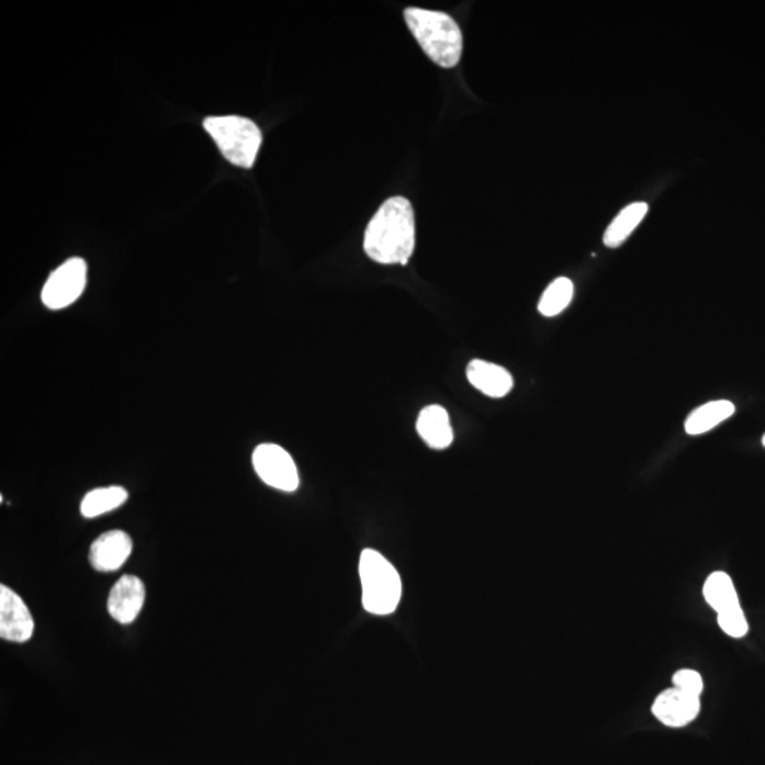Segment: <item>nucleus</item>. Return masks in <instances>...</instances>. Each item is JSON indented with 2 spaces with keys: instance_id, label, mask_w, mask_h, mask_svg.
I'll return each mask as SVG.
<instances>
[{
  "instance_id": "nucleus-1",
  "label": "nucleus",
  "mask_w": 765,
  "mask_h": 765,
  "mask_svg": "<svg viewBox=\"0 0 765 765\" xmlns=\"http://www.w3.org/2000/svg\"><path fill=\"white\" fill-rule=\"evenodd\" d=\"M364 252L379 265L407 266L416 248V217L410 200L390 198L364 233Z\"/></svg>"
},
{
  "instance_id": "nucleus-2",
  "label": "nucleus",
  "mask_w": 765,
  "mask_h": 765,
  "mask_svg": "<svg viewBox=\"0 0 765 765\" xmlns=\"http://www.w3.org/2000/svg\"><path fill=\"white\" fill-rule=\"evenodd\" d=\"M404 18L418 45L432 63L442 68H452L460 63L464 41L460 26L450 14L407 8Z\"/></svg>"
},
{
  "instance_id": "nucleus-3",
  "label": "nucleus",
  "mask_w": 765,
  "mask_h": 765,
  "mask_svg": "<svg viewBox=\"0 0 765 765\" xmlns=\"http://www.w3.org/2000/svg\"><path fill=\"white\" fill-rule=\"evenodd\" d=\"M359 574L364 610L374 616H389L396 611L403 592L396 567L376 550L367 549L360 555Z\"/></svg>"
},
{
  "instance_id": "nucleus-4",
  "label": "nucleus",
  "mask_w": 765,
  "mask_h": 765,
  "mask_svg": "<svg viewBox=\"0 0 765 765\" xmlns=\"http://www.w3.org/2000/svg\"><path fill=\"white\" fill-rule=\"evenodd\" d=\"M204 130L212 136L224 158L238 168H252L262 143L260 128L243 116H211Z\"/></svg>"
},
{
  "instance_id": "nucleus-5",
  "label": "nucleus",
  "mask_w": 765,
  "mask_h": 765,
  "mask_svg": "<svg viewBox=\"0 0 765 765\" xmlns=\"http://www.w3.org/2000/svg\"><path fill=\"white\" fill-rule=\"evenodd\" d=\"M87 285V265L82 258H70L53 271L42 291L43 304L48 310H65L75 304Z\"/></svg>"
},
{
  "instance_id": "nucleus-6",
  "label": "nucleus",
  "mask_w": 765,
  "mask_h": 765,
  "mask_svg": "<svg viewBox=\"0 0 765 765\" xmlns=\"http://www.w3.org/2000/svg\"><path fill=\"white\" fill-rule=\"evenodd\" d=\"M252 466L271 488L294 492L300 486L299 468L284 448L277 445H261L252 452Z\"/></svg>"
},
{
  "instance_id": "nucleus-7",
  "label": "nucleus",
  "mask_w": 765,
  "mask_h": 765,
  "mask_svg": "<svg viewBox=\"0 0 765 765\" xmlns=\"http://www.w3.org/2000/svg\"><path fill=\"white\" fill-rule=\"evenodd\" d=\"M34 620L31 610L18 593L0 586V637L2 640L24 643L31 640Z\"/></svg>"
},
{
  "instance_id": "nucleus-8",
  "label": "nucleus",
  "mask_w": 765,
  "mask_h": 765,
  "mask_svg": "<svg viewBox=\"0 0 765 765\" xmlns=\"http://www.w3.org/2000/svg\"><path fill=\"white\" fill-rule=\"evenodd\" d=\"M133 549V539L128 533L124 530H110L91 544L89 560L97 572H116L131 558Z\"/></svg>"
},
{
  "instance_id": "nucleus-9",
  "label": "nucleus",
  "mask_w": 765,
  "mask_h": 765,
  "mask_svg": "<svg viewBox=\"0 0 765 765\" xmlns=\"http://www.w3.org/2000/svg\"><path fill=\"white\" fill-rule=\"evenodd\" d=\"M700 698L672 688L662 691L652 705V713L667 728H684L698 718Z\"/></svg>"
},
{
  "instance_id": "nucleus-10",
  "label": "nucleus",
  "mask_w": 765,
  "mask_h": 765,
  "mask_svg": "<svg viewBox=\"0 0 765 765\" xmlns=\"http://www.w3.org/2000/svg\"><path fill=\"white\" fill-rule=\"evenodd\" d=\"M144 604L145 586L143 580L125 574L111 588L106 608L116 622L131 623L138 618Z\"/></svg>"
},
{
  "instance_id": "nucleus-11",
  "label": "nucleus",
  "mask_w": 765,
  "mask_h": 765,
  "mask_svg": "<svg viewBox=\"0 0 765 765\" xmlns=\"http://www.w3.org/2000/svg\"><path fill=\"white\" fill-rule=\"evenodd\" d=\"M466 378L472 386L492 398H502L514 389V378L499 364L475 359L468 364Z\"/></svg>"
},
{
  "instance_id": "nucleus-12",
  "label": "nucleus",
  "mask_w": 765,
  "mask_h": 765,
  "mask_svg": "<svg viewBox=\"0 0 765 765\" xmlns=\"http://www.w3.org/2000/svg\"><path fill=\"white\" fill-rule=\"evenodd\" d=\"M417 432L432 450H446L454 441L450 414L438 404L423 408L417 418Z\"/></svg>"
},
{
  "instance_id": "nucleus-13",
  "label": "nucleus",
  "mask_w": 765,
  "mask_h": 765,
  "mask_svg": "<svg viewBox=\"0 0 765 765\" xmlns=\"http://www.w3.org/2000/svg\"><path fill=\"white\" fill-rule=\"evenodd\" d=\"M734 412V404L725 402V400L706 403L691 412L689 417L686 418L685 431L689 436H700V434L709 432L715 427H718L719 424L732 417Z\"/></svg>"
},
{
  "instance_id": "nucleus-14",
  "label": "nucleus",
  "mask_w": 765,
  "mask_h": 765,
  "mask_svg": "<svg viewBox=\"0 0 765 765\" xmlns=\"http://www.w3.org/2000/svg\"><path fill=\"white\" fill-rule=\"evenodd\" d=\"M128 491L123 486H105L92 490L82 498L80 510L87 519L99 518L109 511L121 508L128 500Z\"/></svg>"
},
{
  "instance_id": "nucleus-15",
  "label": "nucleus",
  "mask_w": 765,
  "mask_h": 765,
  "mask_svg": "<svg viewBox=\"0 0 765 765\" xmlns=\"http://www.w3.org/2000/svg\"><path fill=\"white\" fill-rule=\"evenodd\" d=\"M648 204L643 202L632 203L630 206L622 209L620 214L608 226L604 234V245L610 248L620 247L627 241L635 230L638 224L646 216Z\"/></svg>"
},
{
  "instance_id": "nucleus-16",
  "label": "nucleus",
  "mask_w": 765,
  "mask_h": 765,
  "mask_svg": "<svg viewBox=\"0 0 765 765\" xmlns=\"http://www.w3.org/2000/svg\"><path fill=\"white\" fill-rule=\"evenodd\" d=\"M704 596L706 603L718 614L740 606L732 578L723 572L710 574L705 583Z\"/></svg>"
},
{
  "instance_id": "nucleus-17",
  "label": "nucleus",
  "mask_w": 765,
  "mask_h": 765,
  "mask_svg": "<svg viewBox=\"0 0 765 765\" xmlns=\"http://www.w3.org/2000/svg\"><path fill=\"white\" fill-rule=\"evenodd\" d=\"M574 295L573 282L566 277H560L545 289L542 299L539 301L540 314L552 318L562 314L572 302Z\"/></svg>"
},
{
  "instance_id": "nucleus-18",
  "label": "nucleus",
  "mask_w": 765,
  "mask_h": 765,
  "mask_svg": "<svg viewBox=\"0 0 765 765\" xmlns=\"http://www.w3.org/2000/svg\"><path fill=\"white\" fill-rule=\"evenodd\" d=\"M718 621L721 630L729 637L743 638L749 632V623L745 620L742 606L719 612Z\"/></svg>"
},
{
  "instance_id": "nucleus-19",
  "label": "nucleus",
  "mask_w": 765,
  "mask_h": 765,
  "mask_svg": "<svg viewBox=\"0 0 765 765\" xmlns=\"http://www.w3.org/2000/svg\"><path fill=\"white\" fill-rule=\"evenodd\" d=\"M672 682H674V688L684 690L686 694L698 696V698L704 694L705 684L699 672L691 670L677 671L674 677H672Z\"/></svg>"
},
{
  "instance_id": "nucleus-20",
  "label": "nucleus",
  "mask_w": 765,
  "mask_h": 765,
  "mask_svg": "<svg viewBox=\"0 0 765 765\" xmlns=\"http://www.w3.org/2000/svg\"><path fill=\"white\" fill-rule=\"evenodd\" d=\"M763 445H764V447H765V436H764V438H763Z\"/></svg>"
}]
</instances>
